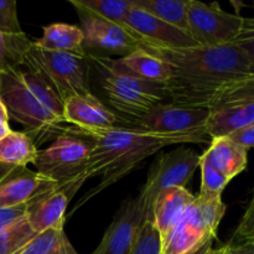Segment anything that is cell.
I'll list each match as a JSON object with an SVG mask.
<instances>
[{"label":"cell","instance_id":"6da1fadb","mask_svg":"<svg viewBox=\"0 0 254 254\" xmlns=\"http://www.w3.org/2000/svg\"><path fill=\"white\" fill-rule=\"evenodd\" d=\"M139 47L168 64L170 74L164 89L166 98L179 106L207 109L223 87L253 76L247 57L235 42L173 49L141 40Z\"/></svg>","mask_w":254,"mask_h":254},{"label":"cell","instance_id":"7a4b0ae2","mask_svg":"<svg viewBox=\"0 0 254 254\" xmlns=\"http://www.w3.org/2000/svg\"><path fill=\"white\" fill-rule=\"evenodd\" d=\"M73 131L87 136L93 144L87 173L102 175V183L88 195L91 197L103 188L112 185L136 168L141 161L170 145L205 143L206 134H160L134 127L109 128H74Z\"/></svg>","mask_w":254,"mask_h":254},{"label":"cell","instance_id":"3957f363","mask_svg":"<svg viewBox=\"0 0 254 254\" xmlns=\"http://www.w3.org/2000/svg\"><path fill=\"white\" fill-rule=\"evenodd\" d=\"M0 98L10 118L24 127L37 148L66 130L64 101L36 72L25 67L0 72Z\"/></svg>","mask_w":254,"mask_h":254},{"label":"cell","instance_id":"277c9868","mask_svg":"<svg viewBox=\"0 0 254 254\" xmlns=\"http://www.w3.org/2000/svg\"><path fill=\"white\" fill-rule=\"evenodd\" d=\"M86 57L109 106L131 123L168 99L163 84L144 81L122 71L114 60L107 56L86 52Z\"/></svg>","mask_w":254,"mask_h":254},{"label":"cell","instance_id":"5b68a950","mask_svg":"<svg viewBox=\"0 0 254 254\" xmlns=\"http://www.w3.org/2000/svg\"><path fill=\"white\" fill-rule=\"evenodd\" d=\"M225 213L222 196L197 195L178 225L161 238V254H189L215 241Z\"/></svg>","mask_w":254,"mask_h":254},{"label":"cell","instance_id":"8992f818","mask_svg":"<svg viewBox=\"0 0 254 254\" xmlns=\"http://www.w3.org/2000/svg\"><path fill=\"white\" fill-rule=\"evenodd\" d=\"M20 67L34 71L44 77L57 92L62 101L89 91V64L86 55L47 51L34 41L22 56Z\"/></svg>","mask_w":254,"mask_h":254},{"label":"cell","instance_id":"52a82bcc","mask_svg":"<svg viewBox=\"0 0 254 254\" xmlns=\"http://www.w3.org/2000/svg\"><path fill=\"white\" fill-rule=\"evenodd\" d=\"M206 134L226 136L254 122V76L223 87L207 107Z\"/></svg>","mask_w":254,"mask_h":254},{"label":"cell","instance_id":"ba28073f","mask_svg":"<svg viewBox=\"0 0 254 254\" xmlns=\"http://www.w3.org/2000/svg\"><path fill=\"white\" fill-rule=\"evenodd\" d=\"M93 144L67 127L46 149H39L34 166L45 178L57 184L66 183L87 170Z\"/></svg>","mask_w":254,"mask_h":254},{"label":"cell","instance_id":"9c48e42d","mask_svg":"<svg viewBox=\"0 0 254 254\" xmlns=\"http://www.w3.org/2000/svg\"><path fill=\"white\" fill-rule=\"evenodd\" d=\"M201 155L183 144L176 149L163 153L149 169L146 181L138 198L150 221L151 207L156 196L164 190L186 188L200 165Z\"/></svg>","mask_w":254,"mask_h":254},{"label":"cell","instance_id":"30bf717a","mask_svg":"<svg viewBox=\"0 0 254 254\" xmlns=\"http://www.w3.org/2000/svg\"><path fill=\"white\" fill-rule=\"evenodd\" d=\"M245 17L231 14L217 4L189 0L188 32L200 46L232 44L240 35Z\"/></svg>","mask_w":254,"mask_h":254},{"label":"cell","instance_id":"8fae6325","mask_svg":"<svg viewBox=\"0 0 254 254\" xmlns=\"http://www.w3.org/2000/svg\"><path fill=\"white\" fill-rule=\"evenodd\" d=\"M83 32V49L87 54L127 56L139 49L141 39L127 25L104 19L78 15Z\"/></svg>","mask_w":254,"mask_h":254},{"label":"cell","instance_id":"7c38bea8","mask_svg":"<svg viewBox=\"0 0 254 254\" xmlns=\"http://www.w3.org/2000/svg\"><path fill=\"white\" fill-rule=\"evenodd\" d=\"M91 178L87 170L77 178L62 184H56L27 205L26 220L36 233L49 228H64L68 203L81 186Z\"/></svg>","mask_w":254,"mask_h":254},{"label":"cell","instance_id":"4fadbf2b","mask_svg":"<svg viewBox=\"0 0 254 254\" xmlns=\"http://www.w3.org/2000/svg\"><path fill=\"white\" fill-rule=\"evenodd\" d=\"M207 119L208 111L206 108L164 102L156 104L148 113L134 122L133 126L141 130L160 134H206Z\"/></svg>","mask_w":254,"mask_h":254},{"label":"cell","instance_id":"5bb4252c","mask_svg":"<svg viewBox=\"0 0 254 254\" xmlns=\"http://www.w3.org/2000/svg\"><path fill=\"white\" fill-rule=\"evenodd\" d=\"M146 221L138 197L124 200L92 254H131Z\"/></svg>","mask_w":254,"mask_h":254},{"label":"cell","instance_id":"9a60e30c","mask_svg":"<svg viewBox=\"0 0 254 254\" xmlns=\"http://www.w3.org/2000/svg\"><path fill=\"white\" fill-rule=\"evenodd\" d=\"M56 184L27 166L0 165V207L29 205Z\"/></svg>","mask_w":254,"mask_h":254},{"label":"cell","instance_id":"2e32d148","mask_svg":"<svg viewBox=\"0 0 254 254\" xmlns=\"http://www.w3.org/2000/svg\"><path fill=\"white\" fill-rule=\"evenodd\" d=\"M127 25L140 37L143 41L173 49L198 46L188 32L153 16L140 7H133L127 16Z\"/></svg>","mask_w":254,"mask_h":254},{"label":"cell","instance_id":"e0dca14e","mask_svg":"<svg viewBox=\"0 0 254 254\" xmlns=\"http://www.w3.org/2000/svg\"><path fill=\"white\" fill-rule=\"evenodd\" d=\"M119 117L104 106L91 92L67 98L64 102V121L74 128H109Z\"/></svg>","mask_w":254,"mask_h":254},{"label":"cell","instance_id":"ac0fdd59","mask_svg":"<svg viewBox=\"0 0 254 254\" xmlns=\"http://www.w3.org/2000/svg\"><path fill=\"white\" fill-rule=\"evenodd\" d=\"M195 197L186 188L168 189L156 196L151 207L150 221L161 238L178 225Z\"/></svg>","mask_w":254,"mask_h":254},{"label":"cell","instance_id":"d6986e66","mask_svg":"<svg viewBox=\"0 0 254 254\" xmlns=\"http://www.w3.org/2000/svg\"><path fill=\"white\" fill-rule=\"evenodd\" d=\"M201 160L210 164L231 181L247 168L248 150L228 136H216L203 151Z\"/></svg>","mask_w":254,"mask_h":254},{"label":"cell","instance_id":"ffe728a7","mask_svg":"<svg viewBox=\"0 0 254 254\" xmlns=\"http://www.w3.org/2000/svg\"><path fill=\"white\" fill-rule=\"evenodd\" d=\"M114 62L117 67L127 73L133 74L144 81L163 84V86L168 81L169 74H170L168 64L163 60L140 47L127 56L114 60Z\"/></svg>","mask_w":254,"mask_h":254},{"label":"cell","instance_id":"44dd1931","mask_svg":"<svg viewBox=\"0 0 254 254\" xmlns=\"http://www.w3.org/2000/svg\"><path fill=\"white\" fill-rule=\"evenodd\" d=\"M34 42L47 51L67 52L79 56L86 55L83 49V32L76 25L57 22L44 26L42 36Z\"/></svg>","mask_w":254,"mask_h":254},{"label":"cell","instance_id":"7402d4cb","mask_svg":"<svg viewBox=\"0 0 254 254\" xmlns=\"http://www.w3.org/2000/svg\"><path fill=\"white\" fill-rule=\"evenodd\" d=\"M39 148L25 131L11 130L0 139V165L27 166L36 160Z\"/></svg>","mask_w":254,"mask_h":254},{"label":"cell","instance_id":"603a6c76","mask_svg":"<svg viewBox=\"0 0 254 254\" xmlns=\"http://www.w3.org/2000/svg\"><path fill=\"white\" fill-rule=\"evenodd\" d=\"M68 2L77 15L98 17L121 25H127V16L133 7V0H69Z\"/></svg>","mask_w":254,"mask_h":254},{"label":"cell","instance_id":"cb8c5ba5","mask_svg":"<svg viewBox=\"0 0 254 254\" xmlns=\"http://www.w3.org/2000/svg\"><path fill=\"white\" fill-rule=\"evenodd\" d=\"M133 1L135 6L140 7L144 11L188 32L189 0H133Z\"/></svg>","mask_w":254,"mask_h":254},{"label":"cell","instance_id":"d4e9b609","mask_svg":"<svg viewBox=\"0 0 254 254\" xmlns=\"http://www.w3.org/2000/svg\"><path fill=\"white\" fill-rule=\"evenodd\" d=\"M20 254H78L72 247L64 228H49L36 237Z\"/></svg>","mask_w":254,"mask_h":254},{"label":"cell","instance_id":"484cf974","mask_svg":"<svg viewBox=\"0 0 254 254\" xmlns=\"http://www.w3.org/2000/svg\"><path fill=\"white\" fill-rule=\"evenodd\" d=\"M26 217L0 230V254H20L36 237Z\"/></svg>","mask_w":254,"mask_h":254},{"label":"cell","instance_id":"4316f807","mask_svg":"<svg viewBox=\"0 0 254 254\" xmlns=\"http://www.w3.org/2000/svg\"><path fill=\"white\" fill-rule=\"evenodd\" d=\"M31 40L25 34L6 35L0 32V72L10 67H20L22 56Z\"/></svg>","mask_w":254,"mask_h":254},{"label":"cell","instance_id":"83f0119b","mask_svg":"<svg viewBox=\"0 0 254 254\" xmlns=\"http://www.w3.org/2000/svg\"><path fill=\"white\" fill-rule=\"evenodd\" d=\"M198 168L201 170V190L198 195L222 196L223 190L228 185L230 180L220 171L213 169L210 164L201 160V158Z\"/></svg>","mask_w":254,"mask_h":254},{"label":"cell","instance_id":"f1b7e54d","mask_svg":"<svg viewBox=\"0 0 254 254\" xmlns=\"http://www.w3.org/2000/svg\"><path fill=\"white\" fill-rule=\"evenodd\" d=\"M0 32L6 35L24 34L17 16V4L15 0H0Z\"/></svg>","mask_w":254,"mask_h":254},{"label":"cell","instance_id":"f546056e","mask_svg":"<svg viewBox=\"0 0 254 254\" xmlns=\"http://www.w3.org/2000/svg\"><path fill=\"white\" fill-rule=\"evenodd\" d=\"M131 254H161V237L151 221H146Z\"/></svg>","mask_w":254,"mask_h":254},{"label":"cell","instance_id":"4dcf8cb0","mask_svg":"<svg viewBox=\"0 0 254 254\" xmlns=\"http://www.w3.org/2000/svg\"><path fill=\"white\" fill-rule=\"evenodd\" d=\"M235 44L240 47L250 62L251 71L254 76V17H245L243 26Z\"/></svg>","mask_w":254,"mask_h":254},{"label":"cell","instance_id":"1f68e13d","mask_svg":"<svg viewBox=\"0 0 254 254\" xmlns=\"http://www.w3.org/2000/svg\"><path fill=\"white\" fill-rule=\"evenodd\" d=\"M236 237L243 241V243H254V189L250 205L236 230Z\"/></svg>","mask_w":254,"mask_h":254},{"label":"cell","instance_id":"d6a6232c","mask_svg":"<svg viewBox=\"0 0 254 254\" xmlns=\"http://www.w3.org/2000/svg\"><path fill=\"white\" fill-rule=\"evenodd\" d=\"M226 136H228L231 140L240 144L241 146L246 148L247 150L248 149H254V122Z\"/></svg>","mask_w":254,"mask_h":254},{"label":"cell","instance_id":"836d02e7","mask_svg":"<svg viewBox=\"0 0 254 254\" xmlns=\"http://www.w3.org/2000/svg\"><path fill=\"white\" fill-rule=\"evenodd\" d=\"M26 206H16V207H0V230L12 225L20 218L26 216Z\"/></svg>","mask_w":254,"mask_h":254},{"label":"cell","instance_id":"e575fe53","mask_svg":"<svg viewBox=\"0 0 254 254\" xmlns=\"http://www.w3.org/2000/svg\"><path fill=\"white\" fill-rule=\"evenodd\" d=\"M9 121L10 117L9 113H7V109L6 107H5L2 99L0 98V139H2L6 134H9L10 131H11Z\"/></svg>","mask_w":254,"mask_h":254},{"label":"cell","instance_id":"d590c367","mask_svg":"<svg viewBox=\"0 0 254 254\" xmlns=\"http://www.w3.org/2000/svg\"><path fill=\"white\" fill-rule=\"evenodd\" d=\"M228 254H254V243L227 245Z\"/></svg>","mask_w":254,"mask_h":254},{"label":"cell","instance_id":"8d00e7d4","mask_svg":"<svg viewBox=\"0 0 254 254\" xmlns=\"http://www.w3.org/2000/svg\"><path fill=\"white\" fill-rule=\"evenodd\" d=\"M212 243H213V241H210V242H207L206 245H203L202 247H200L198 250L193 251V252H191L189 254H207L208 251L212 248Z\"/></svg>","mask_w":254,"mask_h":254},{"label":"cell","instance_id":"74e56055","mask_svg":"<svg viewBox=\"0 0 254 254\" xmlns=\"http://www.w3.org/2000/svg\"><path fill=\"white\" fill-rule=\"evenodd\" d=\"M225 253H226V246H223V247H220V248L212 247L207 252V254H225Z\"/></svg>","mask_w":254,"mask_h":254},{"label":"cell","instance_id":"f35d334b","mask_svg":"<svg viewBox=\"0 0 254 254\" xmlns=\"http://www.w3.org/2000/svg\"><path fill=\"white\" fill-rule=\"evenodd\" d=\"M225 254H228V247H227V245H226V253Z\"/></svg>","mask_w":254,"mask_h":254}]
</instances>
